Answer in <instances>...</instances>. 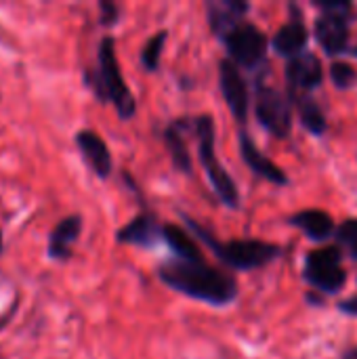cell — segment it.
<instances>
[{"mask_svg": "<svg viewBox=\"0 0 357 359\" xmlns=\"http://www.w3.org/2000/svg\"><path fill=\"white\" fill-rule=\"evenodd\" d=\"M158 278L170 290L206 305L227 307L238 299L236 278L221 267L208 265L206 261H166L158 267Z\"/></svg>", "mask_w": 357, "mask_h": 359, "instance_id": "1", "label": "cell"}, {"mask_svg": "<svg viewBox=\"0 0 357 359\" xmlns=\"http://www.w3.org/2000/svg\"><path fill=\"white\" fill-rule=\"evenodd\" d=\"M86 82L101 103H112L116 107L122 120H130L137 114V99L122 76L116 57V40L112 36L101 38L97 48V65L86 72Z\"/></svg>", "mask_w": 357, "mask_h": 359, "instance_id": "2", "label": "cell"}, {"mask_svg": "<svg viewBox=\"0 0 357 359\" xmlns=\"http://www.w3.org/2000/svg\"><path fill=\"white\" fill-rule=\"evenodd\" d=\"M183 219H185V225L229 269L255 271V269H261V267H265V265H269V263H274V261H278L282 257V246H278V244L263 242V240H229V242H221L206 227L196 223L194 219H189V217H183Z\"/></svg>", "mask_w": 357, "mask_h": 359, "instance_id": "3", "label": "cell"}, {"mask_svg": "<svg viewBox=\"0 0 357 359\" xmlns=\"http://www.w3.org/2000/svg\"><path fill=\"white\" fill-rule=\"evenodd\" d=\"M320 17L314 23V36L322 50L330 57L337 55H357L351 46V23L356 21V8L345 0H316Z\"/></svg>", "mask_w": 357, "mask_h": 359, "instance_id": "4", "label": "cell"}, {"mask_svg": "<svg viewBox=\"0 0 357 359\" xmlns=\"http://www.w3.org/2000/svg\"><path fill=\"white\" fill-rule=\"evenodd\" d=\"M194 135L198 139V158L202 162V168L206 170V177L221 200L227 208H240V191L231 175L223 168V164L217 158L215 151V120L210 114H200L194 120Z\"/></svg>", "mask_w": 357, "mask_h": 359, "instance_id": "5", "label": "cell"}, {"mask_svg": "<svg viewBox=\"0 0 357 359\" xmlns=\"http://www.w3.org/2000/svg\"><path fill=\"white\" fill-rule=\"evenodd\" d=\"M227 48V59L240 69H259L267 59L269 40L263 29L246 19L238 21L219 38Z\"/></svg>", "mask_w": 357, "mask_h": 359, "instance_id": "6", "label": "cell"}, {"mask_svg": "<svg viewBox=\"0 0 357 359\" xmlns=\"http://www.w3.org/2000/svg\"><path fill=\"white\" fill-rule=\"evenodd\" d=\"M343 250L339 246H326L309 250L303 265V280L318 292L337 294L347 284V271L343 269Z\"/></svg>", "mask_w": 357, "mask_h": 359, "instance_id": "7", "label": "cell"}, {"mask_svg": "<svg viewBox=\"0 0 357 359\" xmlns=\"http://www.w3.org/2000/svg\"><path fill=\"white\" fill-rule=\"evenodd\" d=\"M255 116L259 124L274 135L276 139H288L292 133V105L286 93L276 86L265 84L263 80L255 90Z\"/></svg>", "mask_w": 357, "mask_h": 359, "instance_id": "8", "label": "cell"}, {"mask_svg": "<svg viewBox=\"0 0 357 359\" xmlns=\"http://www.w3.org/2000/svg\"><path fill=\"white\" fill-rule=\"evenodd\" d=\"M219 86H221L223 99L231 116L240 124H244L248 118V109H250V90H248V82L242 69L236 63H231L227 57L221 59L219 63Z\"/></svg>", "mask_w": 357, "mask_h": 359, "instance_id": "9", "label": "cell"}, {"mask_svg": "<svg viewBox=\"0 0 357 359\" xmlns=\"http://www.w3.org/2000/svg\"><path fill=\"white\" fill-rule=\"evenodd\" d=\"M290 19L278 27V32L271 38V48L286 59L299 57L301 53H305L307 44H309V29L305 25L303 19V11L297 4H290Z\"/></svg>", "mask_w": 357, "mask_h": 359, "instance_id": "10", "label": "cell"}, {"mask_svg": "<svg viewBox=\"0 0 357 359\" xmlns=\"http://www.w3.org/2000/svg\"><path fill=\"white\" fill-rule=\"evenodd\" d=\"M286 82L288 93H309L324 82L322 61L314 53H301L299 57L288 59L286 63Z\"/></svg>", "mask_w": 357, "mask_h": 359, "instance_id": "11", "label": "cell"}, {"mask_svg": "<svg viewBox=\"0 0 357 359\" xmlns=\"http://www.w3.org/2000/svg\"><path fill=\"white\" fill-rule=\"evenodd\" d=\"M76 145L80 149L82 160L90 166V170L99 179H107L114 170V160L107 143L101 139V135L93 128H82L76 133Z\"/></svg>", "mask_w": 357, "mask_h": 359, "instance_id": "12", "label": "cell"}, {"mask_svg": "<svg viewBox=\"0 0 357 359\" xmlns=\"http://www.w3.org/2000/svg\"><path fill=\"white\" fill-rule=\"evenodd\" d=\"M238 143H240V154H242L244 164H246L257 177H261V179H265V181L278 185V187H284V185L290 183L288 175H286L274 160H269V158L257 147V143L250 139V135H248L246 130H240Z\"/></svg>", "mask_w": 357, "mask_h": 359, "instance_id": "13", "label": "cell"}, {"mask_svg": "<svg viewBox=\"0 0 357 359\" xmlns=\"http://www.w3.org/2000/svg\"><path fill=\"white\" fill-rule=\"evenodd\" d=\"M162 240V225L156 221L154 215L141 212L135 219H130L124 227L116 231V242L126 246H139V248H151Z\"/></svg>", "mask_w": 357, "mask_h": 359, "instance_id": "14", "label": "cell"}, {"mask_svg": "<svg viewBox=\"0 0 357 359\" xmlns=\"http://www.w3.org/2000/svg\"><path fill=\"white\" fill-rule=\"evenodd\" d=\"M82 217L80 215H69L63 217L50 231L48 236V257L53 261H67L72 257V246L78 242L82 233Z\"/></svg>", "mask_w": 357, "mask_h": 359, "instance_id": "15", "label": "cell"}, {"mask_svg": "<svg viewBox=\"0 0 357 359\" xmlns=\"http://www.w3.org/2000/svg\"><path fill=\"white\" fill-rule=\"evenodd\" d=\"M250 11V4L244 0H208L206 2V17L208 25L217 38H221L229 27L242 21Z\"/></svg>", "mask_w": 357, "mask_h": 359, "instance_id": "16", "label": "cell"}, {"mask_svg": "<svg viewBox=\"0 0 357 359\" xmlns=\"http://www.w3.org/2000/svg\"><path fill=\"white\" fill-rule=\"evenodd\" d=\"M286 97H288V101L292 105V111L297 109L301 126L309 135L322 137L328 130L326 114H324L322 105L314 99V95H309V93H286Z\"/></svg>", "mask_w": 357, "mask_h": 359, "instance_id": "17", "label": "cell"}, {"mask_svg": "<svg viewBox=\"0 0 357 359\" xmlns=\"http://www.w3.org/2000/svg\"><path fill=\"white\" fill-rule=\"evenodd\" d=\"M288 223L292 227H297L299 231H303L314 242H326V240L335 238V231H337L332 215H328L326 210H320V208H307V210L295 212L288 219Z\"/></svg>", "mask_w": 357, "mask_h": 359, "instance_id": "18", "label": "cell"}, {"mask_svg": "<svg viewBox=\"0 0 357 359\" xmlns=\"http://www.w3.org/2000/svg\"><path fill=\"white\" fill-rule=\"evenodd\" d=\"M189 120L187 118H179L173 120L166 128H164V145L168 149L170 162L175 164L177 170H181L183 175H191V156L187 149V141H185V130L189 128Z\"/></svg>", "mask_w": 357, "mask_h": 359, "instance_id": "19", "label": "cell"}, {"mask_svg": "<svg viewBox=\"0 0 357 359\" xmlns=\"http://www.w3.org/2000/svg\"><path fill=\"white\" fill-rule=\"evenodd\" d=\"M162 240L170 246V250L179 257V261H187V263H202L204 261L200 246L183 227H179L175 223H164L162 225Z\"/></svg>", "mask_w": 357, "mask_h": 359, "instance_id": "20", "label": "cell"}, {"mask_svg": "<svg viewBox=\"0 0 357 359\" xmlns=\"http://www.w3.org/2000/svg\"><path fill=\"white\" fill-rule=\"evenodd\" d=\"M166 40H168V32H166V29H160V32H156V34L145 42V46H143L139 59H141V65H143L147 72H158L160 59H162V48H164Z\"/></svg>", "mask_w": 357, "mask_h": 359, "instance_id": "21", "label": "cell"}, {"mask_svg": "<svg viewBox=\"0 0 357 359\" xmlns=\"http://www.w3.org/2000/svg\"><path fill=\"white\" fill-rule=\"evenodd\" d=\"M330 80H332L335 88H339V90L356 88L357 67H353L347 61H332L330 63Z\"/></svg>", "mask_w": 357, "mask_h": 359, "instance_id": "22", "label": "cell"}, {"mask_svg": "<svg viewBox=\"0 0 357 359\" xmlns=\"http://www.w3.org/2000/svg\"><path fill=\"white\" fill-rule=\"evenodd\" d=\"M335 238L339 240V248H345L349 252V257L357 261V217L343 221L337 227Z\"/></svg>", "mask_w": 357, "mask_h": 359, "instance_id": "23", "label": "cell"}, {"mask_svg": "<svg viewBox=\"0 0 357 359\" xmlns=\"http://www.w3.org/2000/svg\"><path fill=\"white\" fill-rule=\"evenodd\" d=\"M99 11H101V25L103 27H112L120 21V4L112 2V0H101L99 2Z\"/></svg>", "mask_w": 357, "mask_h": 359, "instance_id": "24", "label": "cell"}, {"mask_svg": "<svg viewBox=\"0 0 357 359\" xmlns=\"http://www.w3.org/2000/svg\"><path fill=\"white\" fill-rule=\"evenodd\" d=\"M337 309H339L341 313L349 316V318H357V294L345 299V301H341V303H337Z\"/></svg>", "mask_w": 357, "mask_h": 359, "instance_id": "25", "label": "cell"}, {"mask_svg": "<svg viewBox=\"0 0 357 359\" xmlns=\"http://www.w3.org/2000/svg\"><path fill=\"white\" fill-rule=\"evenodd\" d=\"M343 359H357V345L356 347H351V349H347V351L343 353Z\"/></svg>", "mask_w": 357, "mask_h": 359, "instance_id": "26", "label": "cell"}, {"mask_svg": "<svg viewBox=\"0 0 357 359\" xmlns=\"http://www.w3.org/2000/svg\"><path fill=\"white\" fill-rule=\"evenodd\" d=\"M2 250H4V238H2V229H0V255H2Z\"/></svg>", "mask_w": 357, "mask_h": 359, "instance_id": "27", "label": "cell"}]
</instances>
